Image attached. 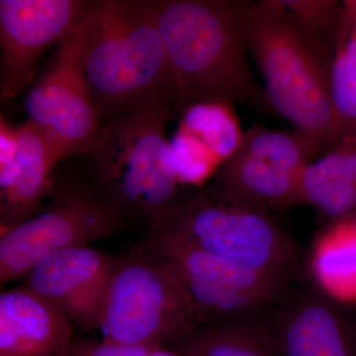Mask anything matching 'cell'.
<instances>
[{
    "instance_id": "obj_17",
    "label": "cell",
    "mask_w": 356,
    "mask_h": 356,
    "mask_svg": "<svg viewBox=\"0 0 356 356\" xmlns=\"http://www.w3.org/2000/svg\"><path fill=\"white\" fill-rule=\"evenodd\" d=\"M307 273L318 295L336 305L356 303V222L337 220L314 238Z\"/></svg>"
},
{
    "instance_id": "obj_9",
    "label": "cell",
    "mask_w": 356,
    "mask_h": 356,
    "mask_svg": "<svg viewBox=\"0 0 356 356\" xmlns=\"http://www.w3.org/2000/svg\"><path fill=\"white\" fill-rule=\"evenodd\" d=\"M318 156L317 147L301 134L255 125L211 185L232 200L261 209L301 205L302 173Z\"/></svg>"
},
{
    "instance_id": "obj_24",
    "label": "cell",
    "mask_w": 356,
    "mask_h": 356,
    "mask_svg": "<svg viewBox=\"0 0 356 356\" xmlns=\"http://www.w3.org/2000/svg\"><path fill=\"white\" fill-rule=\"evenodd\" d=\"M149 356H182L173 348H168L165 346H159L152 351Z\"/></svg>"
},
{
    "instance_id": "obj_20",
    "label": "cell",
    "mask_w": 356,
    "mask_h": 356,
    "mask_svg": "<svg viewBox=\"0 0 356 356\" xmlns=\"http://www.w3.org/2000/svg\"><path fill=\"white\" fill-rule=\"evenodd\" d=\"M179 127L197 138L222 165L236 154L245 136L233 104L221 100L186 105Z\"/></svg>"
},
{
    "instance_id": "obj_23",
    "label": "cell",
    "mask_w": 356,
    "mask_h": 356,
    "mask_svg": "<svg viewBox=\"0 0 356 356\" xmlns=\"http://www.w3.org/2000/svg\"><path fill=\"white\" fill-rule=\"evenodd\" d=\"M156 346H130L104 339L74 337L63 356H149Z\"/></svg>"
},
{
    "instance_id": "obj_13",
    "label": "cell",
    "mask_w": 356,
    "mask_h": 356,
    "mask_svg": "<svg viewBox=\"0 0 356 356\" xmlns=\"http://www.w3.org/2000/svg\"><path fill=\"white\" fill-rule=\"evenodd\" d=\"M274 356H356V334L336 304L288 289L266 312Z\"/></svg>"
},
{
    "instance_id": "obj_6",
    "label": "cell",
    "mask_w": 356,
    "mask_h": 356,
    "mask_svg": "<svg viewBox=\"0 0 356 356\" xmlns=\"http://www.w3.org/2000/svg\"><path fill=\"white\" fill-rule=\"evenodd\" d=\"M159 227L206 252L289 283L298 270V245L268 211L232 200L211 184L184 198Z\"/></svg>"
},
{
    "instance_id": "obj_3",
    "label": "cell",
    "mask_w": 356,
    "mask_h": 356,
    "mask_svg": "<svg viewBox=\"0 0 356 356\" xmlns=\"http://www.w3.org/2000/svg\"><path fill=\"white\" fill-rule=\"evenodd\" d=\"M243 37L266 86L271 108L325 154L341 139L329 65L280 0L243 2Z\"/></svg>"
},
{
    "instance_id": "obj_14",
    "label": "cell",
    "mask_w": 356,
    "mask_h": 356,
    "mask_svg": "<svg viewBox=\"0 0 356 356\" xmlns=\"http://www.w3.org/2000/svg\"><path fill=\"white\" fill-rule=\"evenodd\" d=\"M74 329L64 312L23 284L0 294V356H63Z\"/></svg>"
},
{
    "instance_id": "obj_18",
    "label": "cell",
    "mask_w": 356,
    "mask_h": 356,
    "mask_svg": "<svg viewBox=\"0 0 356 356\" xmlns=\"http://www.w3.org/2000/svg\"><path fill=\"white\" fill-rule=\"evenodd\" d=\"M266 312L250 317L198 327L172 344L182 356H274Z\"/></svg>"
},
{
    "instance_id": "obj_2",
    "label": "cell",
    "mask_w": 356,
    "mask_h": 356,
    "mask_svg": "<svg viewBox=\"0 0 356 356\" xmlns=\"http://www.w3.org/2000/svg\"><path fill=\"white\" fill-rule=\"evenodd\" d=\"M149 4L184 108L203 100L242 103L259 110L271 107L248 67L243 2L151 0Z\"/></svg>"
},
{
    "instance_id": "obj_19",
    "label": "cell",
    "mask_w": 356,
    "mask_h": 356,
    "mask_svg": "<svg viewBox=\"0 0 356 356\" xmlns=\"http://www.w3.org/2000/svg\"><path fill=\"white\" fill-rule=\"evenodd\" d=\"M329 79L332 107L343 138L356 132V0L343 1L341 31Z\"/></svg>"
},
{
    "instance_id": "obj_5",
    "label": "cell",
    "mask_w": 356,
    "mask_h": 356,
    "mask_svg": "<svg viewBox=\"0 0 356 356\" xmlns=\"http://www.w3.org/2000/svg\"><path fill=\"white\" fill-rule=\"evenodd\" d=\"M200 327L191 296L161 259L143 247L115 259L102 308L104 339L165 346Z\"/></svg>"
},
{
    "instance_id": "obj_21",
    "label": "cell",
    "mask_w": 356,
    "mask_h": 356,
    "mask_svg": "<svg viewBox=\"0 0 356 356\" xmlns=\"http://www.w3.org/2000/svg\"><path fill=\"white\" fill-rule=\"evenodd\" d=\"M280 2L330 67L341 31L343 2L339 3L332 0H280Z\"/></svg>"
},
{
    "instance_id": "obj_25",
    "label": "cell",
    "mask_w": 356,
    "mask_h": 356,
    "mask_svg": "<svg viewBox=\"0 0 356 356\" xmlns=\"http://www.w3.org/2000/svg\"><path fill=\"white\" fill-rule=\"evenodd\" d=\"M353 220H355V222H356V217L355 218H353Z\"/></svg>"
},
{
    "instance_id": "obj_10",
    "label": "cell",
    "mask_w": 356,
    "mask_h": 356,
    "mask_svg": "<svg viewBox=\"0 0 356 356\" xmlns=\"http://www.w3.org/2000/svg\"><path fill=\"white\" fill-rule=\"evenodd\" d=\"M83 14L25 98L28 120L46 135L62 159L90 153L102 130L83 70Z\"/></svg>"
},
{
    "instance_id": "obj_15",
    "label": "cell",
    "mask_w": 356,
    "mask_h": 356,
    "mask_svg": "<svg viewBox=\"0 0 356 356\" xmlns=\"http://www.w3.org/2000/svg\"><path fill=\"white\" fill-rule=\"evenodd\" d=\"M15 158L0 165V234L31 219L50 193L51 172L60 158L58 149L28 120L18 128Z\"/></svg>"
},
{
    "instance_id": "obj_1",
    "label": "cell",
    "mask_w": 356,
    "mask_h": 356,
    "mask_svg": "<svg viewBox=\"0 0 356 356\" xmlns=\"http://www.w3.org/2000/svg\"><path fill=\"white\" fill-rule=\"evenodd\" d=\"M83 65L98 115L109 121L152 108H184L149 1H86Z\"/></svg>"
},
{
    "instance_id": "obj_4",
    "label": "cell",
    "mask_w": 356,
    "mask_h": 356,
    "mask_svg": "<svg viewBox=\"0 0 356 356\" xmlns=\"http://www.w3.org/2000/svg\"><path fill=\"white\" fill-rule=\"evenodd\" d=\"M172 112L140 110L102 126L92 151L97 191L126 216L156 228L179 205L180 185L168 161L166 123Z\"/></svg>"
},
{
    "instance_id": "obj_11",
    "label": "cell",
    "mask_w": 356,
    "mask_h": 356,
    "mask_svg": "<svg viewBox=\"0 0 356 356\" xmlns=\"http://www.w3.org/2000/svg\"><path fill=\"white\" fill-rule=\"evenodd\" d=\"M79 0L0 1V98L11 102L33 83L42 54L79 24Z\"/></svg>"
},
{
    "instance_id": "obj_12",
    "label": "cell",
    "mask_w": 356,
    "mask_h": 356,
    "mask_svg": "<svg viewBox=\"0 0 356 356\" xmlns=\"http://www.w3.org/2000/svg\"><path fill=\"white\" fill-rule=\"evenodd\" d=\"M115 257L90 247L60 250L42 259L24 286L60 309L79 331L100 329Z\"/></svg>"
},
{
    "instance_id": "obj_7",
    "label": "cell",
    "mask_w": 356,
    "mask_h": 356,
    "mask_svg": "<svg viewBox=\"0 0 356 356\" xmlns=\"http://www.w3.org/2000/svg\"><path fill=\"white\" fill-rule=\"evenodd\" d=\"M140 247L165 262L179 278L201 327L262 313L290 288L282 278L211 254L161 227L149 229Z\"/></svg>"
},
{
    "instance_id": "obj_8",
    "label": "cell",
    "mask_w": 356,
    "mask_h": 356,
    "mask_svg": "<svg viewBox=\"0 0 356 356\" xmlns=\"http://www.w3.org/2000/svg\"><path fill=\"white\" fill-rule=\"evenodd\" d=\"M43 210L0 234V285L27 276L44 257L118 235L127 216L98 191L65 187Z\"/></svg>"
},
{
    "instance_id": "obj_22",
    "label": "cell",
    "mask_w": 356,
    "mask_h": 356,
    "mask_svg": "<svg viewBox=\"0 0 356 356\" xmlns=\"http://www.w3.org/2000/svg\"><path fill=\"white\" fill-rule=\"evenodd\" d=\"M168 161L181 186H202L222 166L197 138L181 127L170 140Z\"/></svg>"
},
{
    "instance_id": "obj_16",
    "label": "cell",
    "mask_w": 356,
    "mask_h": 356,
    "mask_svg": "<svg viewBox=\"0 0 356 356\" xmlns=\"http://www.w3.org/2000/svg\"><path fill=\"white\" fill-rule=\"evenodd\" d=\"M300 202L332 222L356 217V132L344 135L327 153L306 166Z\"/></svg>"
}]
</instances>
